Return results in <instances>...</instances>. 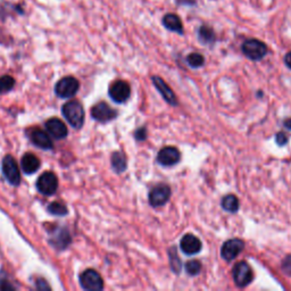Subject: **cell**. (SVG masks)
Masks as SVG:
<instances>
[{"label":"cell","instance_id":"cell-24","mask_svg":"<svg viewBox=\"0 0 291 291\" xmlns=\"http://www.w3.org/2000/svg\"><path fill=\"white\" fill-rule=\"evenodd\" d=\"M175 248L173 247L170 250H168V255H170V263H171V267L172 270L174 271L175 273H179L181 271V259L179 258L178 254L175 253Z\"/></svg>","mask_w":291,"mask_h":291},{"label":"cell","instance_id":"cell-12","mask_svg":"<svg viewBox=\"0 0 291 291\" xmlns=\"http://www.w3.org/2000/svg\"><path fill=\"white\" fill-rule=\"evenodd\" d=\"M91 115L96 121L104 123V122H109L115 119L117 116V112L106 103H99L92 107Z\"/></svg>","mask_w":291,"mask_h":291},{"label":"cell","instance_id":"cell-20","mask_svg":"<svg viewBox=\"0 0 291 291\" xmlns=\"http://www.w3.org/2000/svg\"><path fill=\"white\" fill-rule=\"evenodd\" d=\"M112 167L116 173H122L127 170V158L122 152H114L112 156Z\"/></svg>","mask_w":291,"mask_h":291},{"label":"cell","instance_id":"cell-17","mask_svg":"<svg viewBox=\"0 0 291 291\" xmlns=\"http://www.w3.org/2000/svg\"><path fill=\"white\" fill-rule=\"evenodd\" d=\"M163 24L167 30L173 31L179 34L183 33V25L181 18L175 14H166L163 17Z\"/></svg>","mask_w":291,"mask_h":291},{"label":"cell","instance_id":"cell-3","mask_svg":"<svg viewBox=\"0 0 291 291\" xmlns=\"http://www.w3.org/2000/svg\"><path fill=\"white\" fill-rule=\"evenodd\" d=\"M232 275H233L234 283L239 288H245V287L250 285V282L254 279L251 267L245 261L239 262L234 265L233 271H232Z\"/></svg>","mask_w":291,"mask_h":291},{"label":"cell","instance_id":"cell-7","mask_svg":"<svg viewBox=\"0 0 291 291\" xmlns=\"http://www.w3.org/2000/svg\"><path fill=\"white\" fill-rule=\"evenodd\" d=\"M2 173L6 180L13 186H18L21 181V173L18 170V165L14 157L7 155L2 160Z\"/></svg>","mask_w":291,"mask_h":291},{"label":"cell","instance_id":"cell-30","mask_svg":"<svg viewBox=\"0 0 291 291\" xmlns=\"http://www.w3.org/2000/svg\"><path fill=\"white\" fill-rule=\"evenodd\" d=\"M285 63H286V65L291 70V52H289L285 56Z\"/></svg>","mask_w":291,"mask_h":291},{"label":"cell","instance_id":"cell-19","mask_svg":"<svg viewBox=\"0 0 291 291\" xmlns=\"http://www.w3.org/2000/svg\"><path fill=\"white\" fill-rule=\"evenodd\" d=\"M198 39L204 45H212L215 41L214 30L208 25H203L198 30Z\"/></svg>","mask_w":291,"mask_h":291},{"label":"cell","instance_id":"cell-2","mask_svg":"<svg viewBox=\"0 0 291 291\" xmlns=\"http://www.w3.org/2000/svg\"><path fill=\"white\" fill-rule=\"evenodd\" d=\"M242 53L247 58H249L251 61H261L262 58L266 56L267 52V46L264 42L257 39H249L242 43Z\"/></svg>","mask_w":291,"mask_h":291},{"label":"cell","instance_id":"cell-14","mask_svg":"<svg viewBox=\"0 0 291 291\" xmlns=\"http://www.w3.org/2000/svg\"><path fill=\"white\" fill-rule=\"evenodd\" d=\"M151 80H152V83H154V85L156 86V89L158 90L160 94H162V97L164 98L166 103H168L172 106L178 105V99H176V96L174 94V92L172 91L170 86L165 83V81L162 77L152 76Z\"/></svg>","mask_w":291,"mask_h":291},{"label":"cell","instance_id":"cell-13","mask_svg":"<svg viewBox=\"0 0 291 291\" xmlns=\"http://www.w3.org/2000/svg\"><path fill=\"white\" fill-rule=\"evenodd\" d=\"M180 247H181V250H182L184 254L191 256V255L198 254L199 251L202 250L203 245H202V241H200L196 235L189 233L181 239Z\"/></svg>","mask_w":291,"mask_h":291},{"label":"cell","instance_id":"cell-18","mask_svg":"<svg viewBox=\"0 0 291 291\" xmlns=\"http://www.w3.org/2000/svg\"><path fill=\"white\" fill-rule=\"evenodd\" d=\"M40 167V159L33 154H25L22 158V168L26 174H33Z\"/></svg>","mask_w":291,"mask_h":291},{"label":"cell","instance_id":"cell-6","mask_svg":"<svg viewBox=\"0 0 291 291\" xmlns=\"http://www.w3.org/2000/svg\"><path fill=\"white\" fill-rule=\"evenodd\" d=\"M82 288L89 291H100L104 288V281L94 270H86L80 277Z\"/></svg>","mask_w":291,"mask_h":291},{"label":"cell","instance_id":"cell-5","mask_svg":"<svg viewBox=\"0 0 291 291\" xmlns=\"http://www.w3.org/2000/svg\"><path fill=\"white\" fill-rule=\"evenodd\" d=\"M78 88H80V83L75 77L66 76L57 82L56 86H55V91H56L58 97L71 98L77 92Z\"/></svg>","mask_w":291,"mask_h":291},{"label":"cell","instance_id":"cell-27","mask_svg":"<svg viewBox=\"0 0 291 291\" xmlns=\"http://www.w3.org/2000/svg\"><path fill=\"white\" fill-rule=\"evenodd\" d=\"M282 271L283 273L291 277V255L287 256L282 262Z\"/></svg>","mask_w":291,"mask_h":291},{"label":"cell","instance_id":"cell-23","mask_svg":"<svg viewBox=\"0 0 291 291\" xmlns=\"http://www.w3.org/2000/svg\"><path fill=\"white\" fill-rule=\"evenodd\" d=\"M15 80L9 75H5L0 77V94L8 92L9 90L14 88Z\"/></svg>","mask_w":291,"mask_h":291},{"label":"cell","instance_id":"cell-29","mask_svg":"<svg viewBox=\"0 0 291 291\" xmlns=\"http://www.w3.org/2000/svg\"><path fill=\"white\" fill-rule=\"evenodd\" d=\"M287 143H288V137L286 136V133L279 132L277 135V144L279 146H285Z\"/></svg>","mask_w":291,"mask_h":291},{"label":"cell","instance_id":"cell-10","mask_svg":"<svg viewBox=\"0 0 291 291\" xmlns=\"http://www.w3.org/2000/svg\"><path fill=\"white\" fill-rule=\"evenodd\" d=\"M130 94H131V88L125 81L114 82L109 88V96L115 103H124L130 98Z\"/></svg>","mask_w":291,"mask_h":291},{"label":"cell","instance_id":"cell-4","mask_svg":"<svg viewBox=\"0 0 291 291\" xmlns=\"http://www.w3.org/2000/svg\"><path fill=\"white\" fill-rule=\"evenodd\" d=\"M171 197V188L165 183H160L158 186L154 187L149 192V204L152 207L164 206Z\"/></svg>","mask_w":291,"mask_h":291},{"label":"cell","instance_id":"cell-16","mask_svg":"<svg viewBox=\"0 0 291 291\" xmlns=\"http://www.w3.org/2000/svg\"><path fill=\"white\" fill-rule=\"evenodd\" d=\"M31 140L32 143L38 146L41 149H52L53 148V141L50 139V137L47 135L46 132H43L42 130H34L31 135Z\"/></svg>","mask_w":291,"mask_h":291},{"label":"cell","instance_id":"cell-28","mask_svg":"<svg viewBox=\"0 0 291 291\" xmlns=\"http://www.w3.org/2000/svg\"><path fill=\"white\" fill-rule=\"evenodd\" d=\"M136 139L137 140H145L146 138H147V130H146L145 128H140V129H138L137 131H136Z\"/></svg>","mask_w":291,"mask_h":291},{"label":"cell","instance_id":"cell-9","mask_svg":"<svg viewBox=\"0 0 291 291\" xmlns=\"http://www.w3.org/2000/svg\"><path fill=\"white\" fill-rule=\"evenodd\" d=\"M245 248V242L240 239H230L223 243L221 255L226 262L233 261Z\"/></svg>","mask_w":291,"mask_h":291},{"label":"cell","instance_id":"cell-26","mask_svg":"<svg viewBox=\"0 0 291 291\" xmlns=\"http://www.w3.org/2000/svg\"><path fill=\"white\" fill-rule=\"evenodd\" d=\"M48 211L54 215L63 216L68 214V208H66V206L63 205L62 203H57V202L50 204V205L48 206Z\"/></svg>","mask_w":291,"mask_h":291},{"label":"cell","instance_id":"cell-22","mask_svg":"<svg viewBox=\"0 0 291 291\" xmlns=\"http://www.w3.org/2000/svg\"><path fill=\"white\" fill-rule=\"evenodd\" d=\"M187 63L190 68L198 69V68H202V66L204 65V63H205V58L203 57V55H200L198 53H192L187 57Z\"/></svg>","mask_w":291,"mask_h":291},{"label":"cell","instance_id":"cell-1","mask_svg":"<svg viewBox=\"0 0 291 291\" xmlns=\"http://www.w3.org/2000/svg\"><path fill=\"white\" fill-rule=\"evenodd\" d=\"M62 113L73 128H82L84 123V109L78 101L72 100L66 103L62 107Z\"/></svg>","mask_w":291,"mask_h":291},{"label":"cell","instance_id":"cell-25","mask_svg":"<svg viewBox=\"0 0 291 291\" xmlns=\"http://www.w3.org/2000/svg\"><path fill=\"white\" fill-rule=\"evenodd\" d=\"M186 271L189 275L195 277V275H198L200 271H202V264H200L199 261H189L186 264Z\"/></svg>","mask_w":291,"mask_h":291},{"label":"cell","instance_id":"cell-8","mask_svg":"<svg viewBox=\"0 0 291 291\" xmlns=\"http://www.w3.org/2000/svg\"><path fill=\"white\" fill-rule=\"evenodd\" d=\"M38 190L42 195L52 196L56 192L58 188V180L57 176L53 172H46L38 179L37 182Z\"/></svg>","mask_w":291,"mask_h":291},{"label":"cell","instance_id":"cell-21","mask_svg":"<svg viewBox=\"0 0 291 291\" xmlns=\"http://www.w3.org/2000/svg\"><path fill=\"white\" fill-rule=\"evenodd\" d=\"M221 206L224 211L230 212V213H235L239 210V200L234 195H227L222 199Z\"/></svg>","mask_w":291,"mask_h":291},{"label":"cell","instance_id":"cell-11","mask_svg":"<svg viewBox=\"0 0 291 291\" xmlns=\"http://www.w3.org/2000/svg\"><path fill=\"white\" fill-rule=\"evenodd\" d=\"M180 151L175 147H164L157 155V162L162 166H173L180 162Z\"/></svg>","mask_w":291,"mask_h":291},{"label":"cell","instance_id":"cell-31","mask_svg":"<svg viewBox=\"0 0 291 291\" xmlns=\"http://www.w3.org/2000/svg\"><path fill=\"white\" fill-rule=\"evenodd\" d=\"M285 127H286L287 129L291 130V120H287V121L285 122Z\"/></svg>","mask_w":291,"mask_h":291},{"label":"cell","instance_id":"cell-15","mask_svg":"<svg viewBox=\"0 0 291 291\" xmlns=\"http://www.w3.org/2000/svg\"><path fill=\"white\" fill-rule=\"evenodd\" d=\"M46 129L49 132V135L55 139H63L68 136V128L64 124V122H62L58 119H50L46 122Z\"/></svg>","mask_w":291,"mask_h":291}]
</instances>
